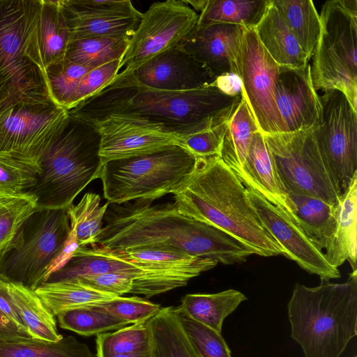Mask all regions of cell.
Returning <instances> with one entry per match:
<instances>
[{
  "instance_id": "ab89813d",
  "label": "cell",
  "mask_w": 357,
  "mask_h": 357,
  "mask_svg": "<svg viewBox=\"0 0 357 357\" xmlns=\"http://www.w3.org/2000/svg\"><path fill=\"white\" fill-rule=\"evenodd\" d=\"M96 347L117 354L148 356L151 337L147 323L133 324L112 333L97 335Z\"/></svg>"
},
{
  "instance_id": "74e56055",
  "label": "cell",
  "mask_w": 357,
  "mask_h": 357,
  "mask_svg": "<svg viewBox=\"0 0 357 357\" xmlns=\"http://www.w3.org/2000/svg\"><path fill=\"white\" fill-rule=\"evenodd\" d=\"M56 316L61 328L83 336L99 335L130 324L110 314L89 307L70 309Z\"/></svg>"
},
{
  "instance_id": "816d5d0a",
  "label": "cell",
  "mask_w": 357,
  "mask_h": 357,
  "mask_svg": "<svg viewBox=\"0 0 357 357\" xmlns=\"http://www.w3.org/2000/svg\"><path fill=\"white\" fill-rule=\"evenodd\" d=\"M96 357H149L148 356H131L124 354H117L108 351L100 347H96Z\"/></svg>"
},
{
  "instance_id": "d6986e66",
  "label": "cell",
  "mask_w": 357,
  "mask_h": 357,
  "mask_svg": "<svg viewBox=\"0 0 357 357\" xmlns=\"http://www.w3.org/2000/svg\"><path fill=\"white\" fill-rule=\"evenodd\" d=\"M132 74L142 85L162 91H188L217 82L205 66L181 45L151 59Z\"/></svg>"
},
{
  "instance_id": "3957f363",
  "label": "cell",
  "mask_w": 357,
  "mask_h": 357,
  "mask_svg": "<svg viewBox=\"0 0 357 357\" xmlns=\"http://www.w3.org/2000/svg\"><path fill=\"white\" fill-rule=\"evenodd\" d=\"M196 158L192 172L172 193L178 211L222 230L257 255H282L236 173L219 155Z\"/></svg>"
},
{
  "instance_id": "681fc988",
  "label": "cell",
  "mask_w": 357,
  "mask_h": 357,
  "mask_svg": "<svg viewBox=\"0 0 357 357\" xmlns=\"http://www.w3.org/2000/svg\"><path fill=\"white\" fill-rule=\"evenodd\" d=\"M32 339L30 334L15 325L0 310V342H16Z\"/></svg>"
},
{
  "instance_id": "603a6c76",
  "label": "cell",
  "mask_w": 357,
  "mask_h": 357,
  "mask_svg": "<svg viewBox=\"0 0 357 357\" xmlns=\"http://www.w3.org/2000/svg\"><path fill=\"white\" fill-rule=\"evenodd\" d=\"M289 206L310 241L325 252L331 248L337 228L338 204L301 195H287Z\"/></svg>"
},
{
  "instance_id": "8992f818",
  "label": "cell",
  "mask_w": 357,
  "mask_h": 357,
  "mask_svg": "<svg viewBox=\"0 0 357 357\" xmlns=\"http://www.w3.org/2000/svg\"><path fill=\"white\" fill-rule=\"evenodd\" d=\"M42 0H0V112L28 96L50 95L38 26Z\"/></svg>"
},
{
  "instance_id": "e0dca14e",
  "label": "cell",
  "mask_w": 357,
  "mask_h": 357,
  "mask_svg": "<svg viewBox=\"0 0 357 357\" xmlns=\"http://www.w3.org/2000/svg\"><path fill=\"white\" fill-rule=\"evenodd\" d=\"M275 97L286 132L314 131L321 123L320 96L312 82L310 63L299 68L280 66Z\"/></svg>"
},
{
  "instance_id": "484cf974",
  "label": "cell",
  "mask_w": 357,
  "mask_h": 357,
  "mask_svg": "<svg viewBox=\"0 0 357 357\" xmlns=\"http://www.w3.org/2000/svg\"><path fill=\"white\" fill-rule=\"evenodd\" d=\"M357 175L338 204L337 228L331 248L324 253L329 264L337 268L348 260L356 270Z\"/></svg>"
},
{
  "instance_id": "b9f144b4",
  "label": "cell",
  "mask_w": 357,
  "mask_h": 357,
  "mask_svg": "<svg viewBox=\"0 0 357 357\" xmlns=\"http://www.w3.org/2000/svg\"><path fill=\"white\" fill-rule=\"evenodd\" d=\"M95 68L86 67L66 59L45 68L49 92L53 100L68 110L70 100L82 77Z\"/></svg>"
},
{
  "instance_id": "7bdbcfd3",
  "label": "cell",
  "mask_w": 357,
  "mask_h": 357,
  "mask_svg": "<svg viewBox=\"0 0 357 357\" xmlns=\"http://www.w3.org/2000/svg\"><path fill=\"white\" fill-rule=\"evenodd\" d=\"M65 16L75 17H141L128 0H59Z\"/></svg>"
},
{
  "instance_id": "5b68a950",
  "label": "cell",
  "mask_w": 357,
  "mask_h": 357,
  "mask_svg": "<svg viewBox=\"0 0 357 357\" xmlns=\"http://www.w3.org/2000/svg\"><path fill=\"white\" fill-rule=\"evenodd\" d=\"M100 146L96 126L68 112L39 160L35 185L26 192L36 209H67L89 183L100 178Z\"/></svg>"
},
{
  "instance_id": "cb8c5ba5",
  "label": "cell",
  "mask_w": 357,
  "mask_h": 357,
  "mask_svg": "<svg viewBox=\"0 0 357 357\" xmlns=\"http://www.w3.org/2000/svg\"><path fill=\"white\" fill-rule=\"evenodd\" d=\"M146 323L151 337L149 357H199L175 308H160Z\"/></svg>"
},
{
  "instance_id": "f6af8a7d",
  "label": "cell",
  "mask_w": 357,
  "mask_h": 357,
  "mask_svg": "<svg viewBox=\"0 0 357 357\" xmlns=\"http://www.w3.org/2000/svg\"><path fill=\"white\" fill-rule=\"evenodd\" d=\"M86 307L103 311L132 324L147 321L161 308L160 305L137 296H117Z\"/></svg>"
},
{
  "instance_id": "277c9868",
  "label": "cell",
  "mask_w": 357,
  "mask_h": 357,
  "mask_svg": "<svg viewBox=\"0 0 357 357\" xmlns=\"http://www.w3.org/2000/svg\"><path fill=\"white\" fill-rule=\"evenodd\" d=\"M287 309L291 337L305 357H340L357 335V270L343 283L296 284Z\"/></svg>"
},
{
  "instance_id": "836d02e7",
  "label": "cell",
  "mask_w": 357,
  "mask_h": 357,
  "mask_svg": "<svg viewBox=\"0 0 357 357\" xmlns=\"http://www.w3.org/2000/svg\"><path fill=\"white\" fill-rule=\"evenodd\" d=\"M129 37H93L69 42L65 59L79 65L98 68L121 59L130 43Z\"/></svg>"
},
{
  "instance_id": "f907efd6",
  "label": "cell",
  "mask_w": 357,
  "mask_h": 357,
  "mask_svg": "<svg viewBox=\"0 0 357 357\" xmlns=\"http://www.w3.org/2000/svg\"><path fill=\"white\" fill-rule=\"evenodd\" d=\"M0 310L15 325L27 331L16 307L12 301L5 285L4 280L0 277ZM28 332V331H27Z\"/></svg>"
},
{
  "instance_id": "bcb514c9",
  "label": "cell",
  "mask_w": 357,
  "mask_h": 357,
  "mask_svg": "<svg viewBox=\"0 0 357 357\" xmlns=\"http://www.w3.org/2000/svg\"><path fill=\"white\" fill-rule=\"evenodd\" d=\"M121 59L113 61L95 68L85 74L79 81L68 104V110L92 96L109 84L119 74Z\"/></svg>"
},
{
  "instance_id": "4fadbf2b",
  "label": "cell",
  "mask_w": 357,
  "mask_h": 357,
  "mask_svg": "<svg viewBox=\"0 0 357 357\" xmlns=\"http://www.w3.org/2000/svg\"><path fill=\"white\" fill-rule=\"evenodd\" d=\"M199 15L183 1L152 3L142 15L121 59L119 76L132 73L162 52L181 45L197 24Z\"/></svg>"
},
{
  "instance_id": "ba28073f",
  "label": "cell",
  "mask_w": 357,
  "mask_h": 357,
  "mask_svg": "<svg viewBox=\"0 0 357 357\" xmlns=\"http://www.w3.org/2000/svg\"><path fill=\"white\" fill-rule=\"evenodd\" d=\"M319 19L311 67L314 89L340 91L357 110V1H327Z\"/></svg>"
},
{
  "instance_id": "ffe728a7",
  "label": "cell",
  "mask_w": 357,
  "mask_h": 357,
  "mask_svg": "<svg viewBox=\"0 0 357 357\" xmlns=\"http://www.w3.org/2000/svg\"><path fill=\"white\" fill-rule=\"evenodd\" d=\"M95 126L100 135L99 155L102 165L179 144L173 135L125 118L110 116Z\"/></svg>"
},
{
  "instance_id": "83f0119b",
  "label": "cell",
  "mask_w": 357,
  "mask_h": 357,
  "mask_svg": "<svg viewBox=\"0 0 357 357\" xmlns=\"http://www.w3.org/2000/svg\"><path fill=\"white\" fill-rule=\"evenodd\" d=\"M69 32L59 0H42L38 43L44 68L65 59Z\"/></svg>"
},
{
  "instance_id": "d590c367",
  "label": "cell",
  "mask_w": 357,
  "mask_h": 357,
  "mask_svg": "<svg viewBox=\"0 0 357 357\" xmlns=\"http://www.w3.org/2000/svg\"><path fill=\"white\" fill-rule=\"evenodd\" d=\"M100 197L93 192L85 193L76 205L67 208L71 236L77 247L93 245L102 228L105 214L109 205L100 206Z\"/></svg>"
},
{
  "instance_id": "9c48e42d",
  "label": "cell",
  "mask_w": 357,
  "mask_h": 357,
  "mask_svg": "<svg viewBox=\"0 0 357 357\" xmlns=\"http://www.w3.org/2000/svg\"><path fill=\"white\" fill-rule=\"evenodd\" d=\"M70 236L67 209H36L0 261V277L35 291L47 279Z\"/></svg>"
},
{
  "instance_id": "7a4b0ae2",
  "label": "cell",
  "mask_w": 357,
  "mask_h": 357,
  "mask_svg": "<svg viewBox=\"0 0 357 357\" xmlns=\"http://www.w3.org/2000/svg\"><path fill=\"white\" fill-rule=\"evenodd\" d=\"M109 204L93 245L108 251L158 248L232 265L256 255L222 230L180 213L174 203Z\"/></svg>"
},
{
  "instance_id": "f1b7e54d",
  "label": "cell",
  "mask_w": 357,
  "mask_h": 357,
  "mask_svg": "<svg viewBox=\"0 0 357 357\" xmlns=\"http://www.w3.org/2000/svg\"><path fill=\"white\" fill-rule=\"evenodd\" d=\"M108 252L114 257L137 264L169 271L191 273L197 276L218 264L210 258L194 257L185 252L166 249L149 248Z\"/></svg>"
},
{
  "instance_id": "d6a6232c",
  "label": "cell",
  "mask_w": 357,
  "mask_h": 357,
  "mask_svg": "<svg viewBox=\"0 0 357 357\" xmlns=\"http://www.w3.org/2000/svg\"><path fill=\"white\" fill-rule=\"evenodd\" d=\"M35 291L54 315L117 297L91 289L74 280L44 282Z\"/></svg>"
},
{
  "instance_id": "7402d4cb",
  "label": "cell",
  "mask_w": 357,
  "mask_h": 357,
  "mask_svg": "<svg viewBox=\"0 0 357 357\" xmlns=\"http://www.w3.org/2000/svg\"><path fill=\"white\" fill-rule=\"evenodd\" d=\"M255 31L263 47L280 66L303 67L310 59L272 1Z\"/></svg>"
},
{
  "instance_id": "c3c4849f",
  "label": "cell",
  "mask_w": 357,
  "mask_h": 357,
  "mask_svg": "<svg viewBox=\"0 0 357 357\" xmlns=\"http://www.w3.org/2000/svg\"><path fill=\"white\" fill-rule=\"evenodd\" d=\"M71 280L91 289L117 296L131 294L133 287V280L130 278L117 273L83 276Z\"/></svg>"
},
{
  "instance_id": "8d00e7d4",
  "label": "cell",
  "mask_w": 357,
  "mask_h": 357,
  "mask_svg": "<svg viewBox=\"0 0 357 357\" xmlns=\"http://www.w3.org/2000/svg\"><path fill=\"white\" fill-rule=\"evenodd\" d=\"M64 17L68 29L70 42L93 37L114 36L131 38L142 17L88 18L64 15Z\"/></svg>"
},
{
  "instance_id": "7dc6e473",
  "label": "cell",
  "mask_w": 357,
  "mask_h": 357,
  "mask_svg": "<svg viewBox=\"0 0 357 357\" xmlns=\"http://www.w3.org/2000/svg\"><path fill=\"white\" fill-rule=\"evenodd\" d=\"M229 121V120L212 129L181 139L178 140L179 144L196 157L220 156Z\"/></svg>"
},
{
  "instance_id": "1f68e13d",
  "label": "cell",
  "mask_w": 357,
  "mask_h": 357,
  "mask_svg": "<svg viewBox=\"0 0 357 357\" xmlns=\"http://www.w3.org/2000/svg\"><path fill=\"white\" fill-rule=\"evenodd\" d=\"M258 130H259L255 118L245 100L242 97L229 119L220 151L222 160L235 173L241 170L252 136Z\"/></svg>"
},
{
  "instance_id": "9a60e30c",
  "label": "cell",
  "mask_w": 357,
  "mask_h": 357,
  "mask_svg": "<svg viewBox=\"0 0 357 357\" xmlns=\"http://www.w3.org/2000/svg\"><path fill=\"white\" fill-rule=\"evenodd\" d=\"M105 273L123 274L133 280L131 294L147 298L176 288L177 275L112 255L107 250L91 245L77 247L68 260L53 271L45 282L71 280Z\"/></svg>"
},
{
  "instance_id": "6da1fadb",
  "label": "cell",
  "mask_w": 357,
  "mask_h": 357,
  "mask_svg": "<svg viewBox=\"0 0 357 357\" xmlns=\"http://www.w3.org/2000/svg\"><path fill=\"white\" fill-rule=\"evenodd\" d=\"M242 99L216 85L162 91L139 84L133 74L116 77L69 110L93 125L110 116L137 121L179 139L229 121Z\"/></svg>"
},
{
  "instance_id": "d4e9b609",
  "label": "cell",
  "mask_w": 357,
  "mask_h": 357,
  "mask_svg": "<svg viewBox=\"0 0 357 357\" xmlns=\"http://www.w3.org/2000/svg\"><path fill=\"white\" fill-rule=\"evenodd\" d=\"M4 281L8 293L31 337L48 342L61 340L63 336L57 331L55 315L36 291L19 283Z\"/></svg>"
},
{
  "instance_id": "f546056e",
  "label": "cell",
  "mask_w": 357,
  "mask_h": 357,
  "mask_svg": "<svg viewBox=\"0 0 357 357\" xmlns=\"http://www.w3.org/2000/svg\"><path fill=\"white\" fill-rule=\"evenodd\" d=\"M271 0H207L197 25L214 24L241 25L252 29L259 24Z\"/></svg>"
},
{
  "instance_id": "4dcf8cb0",
  "label": "cell",
  "mask_w": 357,
  "mask_h": 357,
  "mask_svg": "<svg viewBox=\"0 0 357 357\" xmlns=\"http://www.w3.org/2000/svg\"><path fill=\"white\" fill-rule=\"evenodd\" d=\"M302 50L310 59L317 43L321 22L319 15L310 0H271Z\"/></svg>"
},
{
  "instance_id": "2e32d148",
  "label": "cell",
  "mask_w": 357,
  "mask_h": 357,
  "mask_svg": "<svg viewBox=\"0 0 357 357\" xmlns=\"http://www.w3.org/2000/svg\"><path fill=\"white\" fill-rule=\"evenodd\" d=\"M244 185L263 225L281 247L283 256L307 273L319 276L321 281L341 277L339 269L332 266L324 251L310 241L294 213L275 206L250 185Z\"/></svg>"
},
{
  "instance_id": "52a82bcc",
  "label": "cell",
  "mask_w": 357,
  "mask_h": 357,
  "mask_svg": "<svg viewBox=\"0 0 357 357\" xmlns=\"http://www.w3.org/2000/svg\"><path fill=\"white\" fill-rule=\"evenodd\" d=\"M197 158L180 144L156 152L108 161L100 178L109 204L153 201L172 192L192 172Z\"/></svg>"
},
{
  "instance_id": "e575fe53",
  "label": "cell",
  "mask_w": 357,
  "mask_h": 357,
  "mask_svg": "<svg viewBox=\"0 0 357 357\" xmlns=\"http://www.w3.org/2000/svg\"><path fill=\"white\" fill-rule=\"evenodd\" d=\"M0 357H96L89 347L74 336L56 342L30 339L0 342Z\"/></svg>"
},
{
  "instance_id": "4316f807",
  "label": "cell",
  "mask_w": 357,
  "mask_h": 357,
  "mask_svg": "<svg viewBox=\"0 0 357 357\" xmlns=\"http://www.w3.org/2000/svg\"><path fill=\"white\" fill-rule=\"evenodd\" d=\"M247 300L241 291L227 289L215 294H190L178 307L188 316L221 334L225 319Z\"/></svg>"
},
{
  "instance_id": "ee69618b",
  "label": "cell",
  "mask_w": 357,
  "mask_h": 357,
  "mask_svg": "<svg viewBox=\"0 0 357 357\" xmlns=\"http://www.w3.org/2000/svg\"><path fill=\"white\" fill-rule=\"evenodd\" d=\"M175 309L184 331L199 357H231L220 333L195 321L178 307Z\"/></svg>"
},
{
  "instance_id": "5bb4252c",
  "label": "cell",
  "mask_w": 357,
  "mask_h": 357,
  "mask_svg": "<svg viewBox=\"0 0 357 357\" xmlns=\"http://www.w3.org/2000/svg\"><path fill=\"white\" fill-rule=\"evenodd\" d=\"M279 66L255 29H245L241 54V92L263 135L286 132L275 97Z\"/></svg>"
},
{
  "instance_id": "30bf717a",
  "label": "cell",
  "mask_w": 357,
  "mask_h": 357,
  "mask_svg": "<svg viewBox=\"0 0 357 357\" xmlns=\"http://www.w3.org/2000/svg\"><path fill=\"white\" fill-rule=\"evenodd\" d=\"M263 135L287 194L339 204L342 195L323 162L313 131Z\"/></svg>"
},
{
  "instance_id": "f35d334b",
  "label": "cell",
  "mask_w": 357,
  "mask_h": 357,
  "mask_svg": "<svg viewBox=\"0 0 357 357\" xmlns=\"http://www.w3.org/2000/svg\"><path fill=\"white\" fill-rule=\"evenodd\" d=\"M36 209V202L29 195L0 199V261L16 245L24 222Z\"/></svg>"
},
{
  "instance_id": "8fae6325",
  "label": "cell",
  "mask_w": 357,
  "mask_h": 357,
  "mask_svg": "<svg viewBox=\"0 0 357 357\" xmlns=\"http://www.w3.org/2000/svg\"><path fill=\"white\" fill-rule=\"evenodd\" d=\"M50 95H35L0 112V155L39 165L67 116Z\"/></svg>"
},
{
  "instance_id": "f5cc1de1",
  "label": "cell",
  "mask_w": 357,
  "mask_h": 357,
  "mask_svg": "<svg viewBox=\"0 0 357 357\" xmlns=\"http://www.w3.org/2000/svg\"><path fill=\"white\" fill-rule=\"evenodd\" d=\"M185 3L191 5L195 10L202 11L204 8L207 0L183 1Z\"/></svg>"
},
{
  "instance_id": "db71d44e",
  "label": "cell",
  "mask_w": 357,
  "mask_h": 357,
  "mask_svg": "<svg viewBox=\"0 0 357 357\" xmlns=\"http://www.w3.org/2000/svg\"><path fill=\"white\" fill-rule=\"evenodd\" d=\"M354 357H356V356H354Z\"/></svg>"
},
{
  "instance_id": "ac0fdd59",
  "label": "cell",
  "mask_w": 357,
  "mask_h": 357,
  "mask_svg": "<svg viewBox=\"0 0 357 357\" xmlns=\"http://www.w3.org/2000/svg\"><path fill=\"white\" fill-rule=\"evenodd\" d=\"M245 29L230 24L196 25L181 46L217 79L228 76L239 79Z\"/></svg>"
},
{
  "instance_id": "44dd1931",
  "label": "cell",
  "mask_w": 357,
  "mask_h": 357,
  "mask_svg": "<svg viewBox=\"0 0 357 357\" xmlns=\"http://www.w3.org/2000/svg\"><path fill=\"white\" fill-rule=\"evenodd\" d=\"M244 185H249L275 206L294 213L287 193L280 179L269 148L262 132H255L241 170L236 173Z\"/></svg>"
},
{
  "instance_id": "7c38bea8",
  "label": "cell",
  "mask_w": 357,
  "mask_h": 357,
  "mask_svg": "<svg viewBox=\"0 0 357 357\" xmlns=\"http://www.w3.org/2000/svg\"><path fill=\"white\" fill-rule=\"evenodd\" d=\"M321 121L313 136L341 195L357 175V110L340 91L320 96Z\"/></svg>"
},
{
  "instance_id": "60d3db41",
  "label": "cell",
  "mask_w": 357,
  "mask_h": 357,
  "mask_svg": "<svg viewBox=\"0 0 357 357\" xmlns=\"http://www.w3.org/2000/svg\"><path fill=\"white\" fill-rule=\"evenodd\" d=\"M40 172L39 165L0 155V199L27 195Z\"/></svg>"
}]
</instances>
